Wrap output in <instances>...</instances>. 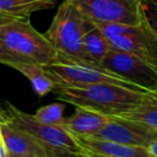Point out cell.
Segmentation results:
<instances>
[{
  "instance_id": "16",
  "label": "cell",
  "mask_w": 157,
  "mask_h": 157,
  "mask_svg": "<svg viewBox=\"0 0 157 157\" xmlns=\"http://www.w3.org/2000/svg\"><path fill=\"white\" fill-rule=\"evenodd\" d=\"M65 102H54L48 105L39 108L33 114L36 120L43 124L52 125V126H63V112H65Z\"/></svg>"
},
{
  "instance_id": "2",
  "label": "cell",
  "mask_w": 157,
  "mask_h": 157,
  "mask_svg": "<svg viewBox=\"0 0 157 157\" xmlns=\"http://www.w3.org/2000/svg\"><path fill=\"white\" fill-rule=\"evenodd\" d=\"M92 26L93 23L70 0H63L44 33L56 53L55 61L87 63L83 41Z\"/></svg>"
},
{
  "instance_id": "6",
  "label": "cell",
  "mask_w": 157,
  "mask_h": 157,
  "mask_svg": "<svg viewBox=\"0 0 157 157\" xmlns=\"http://www.w3.org/2000/svg\"><path fill=\"white\" fill-rule=\"evenodd\" d=\"M43 67L53 80L55 86L70 87V86H86L100 83H112L146 92L137 84L99 66L90 65V63L54 61Z\"/></svg>"
},
{
  "instance_id": "14",
  "label": "cell",
  "mask_w": 157,
  "mask_h": 157,
  "mask_svg": "<svg viewBox=\"0 0 157 157\" xmlns=\"http://www.w3.org/2000/svg\"><path fill=\"white\" fill-rule=\"evenodd\" d=\"M58 0H0V13L15 18H29L33 13L52 9Z\"/></svg>"
},
{
  "instance_id": "8",
  "label": "cell",
  "mask_w": 157,
  "mask_h": 157,
  "mask_svg": "<svg viewBox=\"0 0 157 157\" xmlns=\"http://www.w3.org/2000/svg\"><path fill=\"white\" fill-rule=\"evenodd\" d=\"M99 67L139 85L146 92L157 81V70L133 54L111 48Z\"/></svg>"
},
{
  "instance_id": "23",
  "label": "cell",
  "mask_w": 157,
  "mask_h": 157,
  "mask_svg": "<svg viewBox=\"0 0 157 157\" xmlns=\"http://www.w3.org/2000/svg\"><path fill=\"white\" fill-rule=\"evenodd\" d=\"M8 121H9V117H8L6 111L0 109V123H5V122H8Z\"/></svg>"
},
{
  "instance_id": "1",
  "label": "cell",
  "mask_w": 157,
  "mask_h": 157,
  "mask_svg": "<svg viewBox=\"0 0 157 157\" xmlns=\"http://www.w3.org/2000/svg\"><path fill=\"white\" fill-rule=\"evenodd\" d=\"M53 92L63 102L108 116H122L137 105L147 102V92L112 83L70 87L55 86Z\"/></svg>"
},
{
  "instance_id": "24",
  "label": "cell",
  "mask_w": 157,
  "mask_h": 157,
  "mask_svg": "<svg viewBox=\"0 0 157 157\" xmlns=\"http://www.w3.org/2000/svg\"><path fill=\"white\" fill-rule=\"evenodd\" d=\"M0 157H6L5 148L2 145V141H1V136H0Z\"/></svg>"
},
{
  "instance_id": "12",
  "label": "cell",
  "mask_w": 157,
  "mask_h": 157,
  "mask_svg": "<svg viewBox=\"0 0 157 157\" xmlns=\"http://www.w3.org/2000/svg\"><path fill=\"white\" fill-rule=\"evenodd\" d=\"M110 116L93 110L75 107L73 114L63 118V127L75 135L95 136L109 121Z\"/></svg>"
},
{
  "instance_id": "4",
  "label": "cell",
  "mask_w": 157,
  "mask_h": 157,
  "mask_svg": "<svg viewBox=\"0 0 157 157\" xmlns=\"http://www.w3.org/2000/svg\"><path fill=\"white\" fill-rule=\"evenodd\" d=\"M6 105L5 111L10 122L33 135L46 150L48 157H85L84 152L76 143L73 136L65 127L43 124L36 120L33 114L18 109L9 101H6Z\"/></svg>"
},
{
  "instance_id": "5",
  "label": "cell",
  "mask_w": 157,
  "mask_h": 157,
  "mask_svg": "<svg viewBox=\"0 0 157 157\" xmlns=\"http://www.w3.org/2000/svg\"><path fill=\"white\" fill-rule=\"evenodd\" d=\"M112 48L133 54L157 70V37L144 25L94 23Z\"/></svg>"
},
{
  "instance_id": "11",
  "label": "cell",
  "mask_w": 157,
  "mask_h": 157,
  "mask_svg": "<svg viewBox=\"0 0 157 157\" xmlns=\"http://www.w3.org/2000/svg\"><path fill=\"white\" fill-rule=\"evenodd\" d=\"M70 133L73 136L76 143L82 148L85 157H150L145 147L125 145L95 136Z\"/></svg>"
},
{
  "instance_id": "19",
  "label": "cell",
  "mask_w": 157,
  "mask_h": 157,
  "mask_svg": "<svg viewBox=\"0 0 157 157\" xmlns=\"http://www.w3.org/2000/svg\"><path fill=\"white\" fill-rule=\"evenodd\" d=\"M20 63H23V61H21L13 53L10 52L9 48L2 42V40L0 39V63L14 68Z\"/></svg>"
},
{
  "instance_id": "3",
  "label": "cell",
  "mask_w": 157,
  "mask_h": 157,
  "mask_svg": "<svg viewBox=\"0 0 157 157\" xmlns=\"http://www.w3.org/2000/svg\"><path fill=\"white\" fill-rule=\"evenodd\" d=\"M0 39L23 63L46 66L56 58L48 38L31 25L29 18H15L0 24Z\"/></svg>"
},
{
  "instance_id": "9",
  "label": "cell",
  "mask_w": 157,
  "mask_h": 157,
  "mask_svg": "<svg viewBox=\"0 0 157 157\" xmlns=\"http://www.w3.org/2000/svg\"><path fill=\"white\" fill-rule=\"evenodd\" d=\"M157 130L143 123L122 116H110L109 121L95 137L111 140L121 144L145 147L151 144Z\"/></svg>"
},
{
  "instance_id": "22",
  "label": "cell",
  "mask_w": 157,
  "mask_h": 157,
  "mask_svg": "<svg viewBox=\"0 0 157 157\" xmlns=\"http://www.w3.org/2000/svg\"><path fill=\"white\" fill-rule=\"evenodd\" d=\"M12 20H15V17L11 15H8V14H5V13H0V24H3L6 22H9V21H12Z\"/></svg>"
},
{
  "instance_id": "7",
  "label": "cell",
  "mask_w": 157,
  "mask_h": 157,
  "mask_svg": "<svg viewBox=\"0 0 157 157\" xmlns=\"http://www.w3.org/2000/svg\"><path fill=\"white\" fill-rule=\"evenodd\" d=\"M90 22L140 24L139 0H70Z\"/></svg>"
},
{
  "instance_id": "15",
  "label": "cell",
  "mask_w": 157,
  "mask_h": 157,
  "mask_svg": "<svg viewBox=\"0 0 157 157\" xmlns=\"http://www.w3.org/2000/svg\"><path fill=\"white\" fill-rule=\"evenodd\" d=\"M13 69L17 70L28 78L38 96L44 97L54 90V82L45 71L43 66L35 63H20Z\"/></svg>"
},
{
  "instance_id": "21",
  "label": "cell",
  "mask_w": 157,
  "mask_h": 157,
  "mask_svg": "<svg viewBox=\"0 0 157 157\" xmlns=\"http://www.w3.org/2000/svg\"><path fill=\"white\" fill-rule=\"evenodd\" d=\"M147 152L150 157H157V133L155 135L151 144L147 146Z\"/></svg>"
},
{
  "instance_id": "18",
  "label": "cell",
  "mask_w": 157,
  "mask_h": 157,
  "mask_svg": "<svg viewBox=\"0 0 157 157\" xmlns=\"http://www.w3.org/2000/svg\"><path fill=\"white\" fill-rule=\"evenodd\" d=\"M140 23L157 37V0H139Z\"/></svg>"
},
{
  "instance_id": "13",
  "label": "cell",
  "mask_w": 157,
  "mask_h": 157,
  "mask_svg": "<svg viewBox=\"0 0 157 157\" xmlns=\"http://www.w3.org/2000/svg\"><path fill=\"white\" fill-rule=\"evenodd\" d=\"M83 44L86 61L94 66H100L101 61L112 48L107 37L94 24L84 36Z\"/></svg>"
},
{
  "instance_id": "17",
  "label": "cell",
  "mask_w": 157,
  "mask_h": 157,
  "mask_svg": "<svg viewBox=\"0 0 157 157\" xmlns=\"http://www.w3.org/2000/svg\"><path fill=\"white\" fill-rule=\"evenodd\" d=\"M122 117L130 118V120L143 123L157 130V105L141 103L137 105L135 109L123 114Z\"/></svg>"
},
{
  "instance_id": "20",
  "label": "cell",
  "mask_w": 157,
  "mask_h": 157,
  "mask_svg": "<svg viewBox=\"0 0 157 157\" xmlns=\"http://www.w3.org/2000/svg\"><path fill=\"white\" fill-rule=\"evenodd\" d=\"M152 105H157V81L152 87L148 88L147 90V102Z\"/></svg>"
},
{
  "instance_id": "10",
  "label": "cell",
  "mask_w": 157,
  "mask_h": 157,
  "mask_svg": "<svg viewBox=\"0 0 157 157\" xmlns=\"http://www.w3.org/2000/svg\"><path fill=\"white\" fill-rule=\"evenodd\" d=\"M0 136L6 157H48L41 143L10 121L0 123Z\"/></svg>"
}]
</instances>
